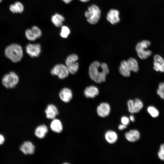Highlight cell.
<instances>
[{
	"label": "cell",
	"mask_w": 164,
	"mask_h": 164,
	"mask_svg": "<svg viewBox=\"0 0 164 164\" xmlns=\"http://www.w3.org/2000/svg\"><path fill=\"white\" fill-rule=\"evenodd\" d=\"M126 125L122 124L118 126V129L120 130H122L126 128Z\"/></svg>",
	"instance_id": "836d02e7"
},
{
	"label": "cell",
	"mask_w": 164,
	"mask_h": 164,
	"mask_svg": "<svg viewBox=\"0 0 164 164\" xmlns=\"http://www.w3.org/2000/svg\"><path fill=\"white\" fill-rule=\"evenodd\" d=\"M27 53L32 57L38 56L41 52L40 45L38 43L29 44L26 47Z\"/></svg>",
	"instance_id": "52a82bcc"
},
{
	"label": "cell",
	"mask_w": 164,
	"mask_h": 164,
	"mask_svg": "<svg viewBox=\"0 0 164 164\" xmlns=\"http://www.w3.org/2000/svg\"><path fill=\"white\" fill-rule=\"evenodd\" d=\"M128 66L129 70L135 72H137L139 67L137 60L133 58H130L127 60Z\"/></svg>",
	"instance_id": "44dd1931"
},
{
	"label": "cell",
	"mask_w": 164,
	"mask_h": 164,
	"mask_svg": "<svg viewBox=\"0 0 164 164\" xmlns=\"http://www.w3.org/2000/svg\"><path fill=\"white\" fill-rule=\"evenodd\" d=\"M78 59V56L75 54H72L69 55L65 61V65L67 66L71 64L77 62Z\"/></svg>",
	"instance_id": "cb8c5ba5"
},
{
	"label": "cell",
	"mask_w": 164,
	"mask_h": 164,
	"mask_svg": "<svg viewBox=\"0 0 164 164\" xmlns=\"http://www.w3.org/2000/svg\"><path fill=\"white\" fill-rule=\"evenodd\" d=\"M5 53L6 56L14 63L20 61L23 56L22 47L15 43L11 44L7 47Z\"/></svg>",
	"instance_id": "7a4b0ae2"
},
{
	"label": "cell",
	"mask_w": 164,
	"mask_h": 164,
	"mask_svg": "<svg viewBox=\"0 0 164 164\" xmlns=\"http://www.w3.org/2000/svg\"><path fill=\"white\" fill-rule=\"evenodd\" d=\"M150 45L151 43L149 41L143 40L137 44L135 46V50L137 52L141 50L146 49Z\"/></svg>",
	"instance_id": "7402d4cb"
},
{
	"label": "cell",
	"mask_w": 164,
	"mask_h": 164,
	"mask_svg": "<svg viewBox=\"0 0 164 164\" xmlns=\"http://www.w3.org/2000/svg\"><path fill=\"white\" fill-rule=\"evenodd\" d=\"M119 14V12L118 10L111 9L107 14L106 19L111 24H116L120 21Z\"/></svg>",
	"instance_id": "ba28073f"
},
{
	"label": "cell",
	"mask_w": 164,
	"mask_h": 164,
	"mask_svg": "<svg viewBox=\"0 0 164 164\" xmlns=\"http://www.w3.org/2000/svg\"><path fill=\"white\" fill-rule=\"evenodd\" d=\"M127 105L128 111L131 113L138 112L143 107V102L138 98H136L135 100H129Z\"/></svg>",
	"instance_id": "8992f818"
},
{
	"label": "cell",
	"mask_w": 164,
	"mask_h": 164,
	"mask_svg": "<svg viewBox=\"0 0 164 164\" xmlns=\"http://www.w3.org/2000/svg\"><path fill=\"white\" fill-rule=\"evenodd\" d=\"M5 141V138L4 136L0 134V145L2 144Z\"/></svg>",
	"instance_id": "e575fe53"
},
{
	"label": "cell",
	"mask_w": 164,
	"mask_h": 164,
	"mask_svg": "<svg viewBox=\"0 0 164 164\" xmlns=\"http://www.w3.org/2000/svg\"><path fill=\"white\" fill-rule=\"evenodd\" d=\"M66 66L69 73L73 74H74L77 72L79 67V64L77 62Z\"/></svg>",
	"instance_id": "d4e9b609"
},
{
	"label": "cell",
	"mask_w": 164,
	"mask_h": 164,
	"mask_svg": "<svg viewBox=\"0 0 164 164\" xmlns=\"http://www.w3.org/2000/svg\"><path fill=\"white\" fill-rule=\"evenodd\" d=\"M50 72L52 75L56 76L60 79L66 78L69 73L66 65L62 64L55 65L51 70Z\"/></svg>",
	"instance_id": "5b68a950"
},
{
	"label": "cell",
	"mask_w": 164,
	"mask_h": 164,
	"mask_svg": "<svg viewBox=\"0 0 164 164\" xmlns=\"http://www.w3.org/2000/svg\"><path fill=\"white\" fill-rule=\"evenodd\" d=\"M109 71L108 67L105 63H101L98 61L92 62L89 67V74L90 78L97 83H101L105 80L106 76Z\"/></svg>",
	"instance_id": "6da1fadb"
},
{
	"label": "cell",
	"mask_w": 164,
	"mask_h": 164,
	"mask_svg": "<svg viewBox=\"0 0 164 164\" xmlns=\"http://www.w3.org/2000/svg\"><path fill=\"white\" fill-rule=\"evenodd\" d=\"M19 80L17 75L13 72H11L3 76L2 79V83L6 88H12L16 86Z\"/></svg>",
	"instance_id": "277c9868"
},
{
	"label": "cell",
	"mask_w": 164,
	"mask_h": 164,
	"mask_svg": "<svg viewBox=\"0 0 164 164\" xmlns=\"http://www.w3.org/2000/svg\"><path fill=\"white\" fill-rule=\"evenodd\" d=\"M129 119L132 122H134L135 121V118L133 115H131L129 117Z\"/></svg>",
	"instance_id": "8d00e7d4"
},
{
	"label": "cell",
	"mask_w": 164,
	"mask_h": 164,
	"mask_svg": "<svg viewBox=\"0 0 164 164\" xmlns=\"http://www.w3.org/2000/svg\"><path fill=\"white\" fill-rule=\"evenodd\" d=\"M111 107L108 103L103 102L97 106V112L98 115L101 117H105L108 116L110 113Z\"/></svg>",
	"instance_id": "9c48e42d"
},
{
	"label": "cell",
	"mask_w": 164,
	"mask_h": 164,
	"mask_svg": "<svg viewBox=\"0 0 164 164\" xmlns=\"http://www.w3.org/2000/svg\"><path fill=\"white\" fill-rule=\"evenodd\" d=\"M159 71L164 72V60L160 66Z\"/></svg>",
	"instance_id": "d590c367"
},
{
	"label": "cell",
	"mask_w": 164,
	"mask_h": 164,
	"mask_svg": "<svg viewBox=\"0 0 164 164\" xmlns=\"http://www.w3.org/2000/svg\"><path fill=\"white\" fill-rule=\"evenodd\" d=\"M80 1L83 2H87L89 1L90 0H79Z\"/></svg>",
	"instance_id": "ab89813d"
},
{
	"label": "cell",
	"mask_w": 164,
	"mask_h": 164,
	"mask_svg": "<svg viewBox=\"0 0 164 164\" xmlns=\"http://www.w3.org/2000/svg\"><path fill=\"white\" fill-rule=\"evenodd\" d=\"M25 36L27 39L31 41L36 40L37 38L31 29H27L25 31Z\"/></svg>",
	"instance_id": "83f0119b"
},
{
	"label": "cell",
	"mask_w": 164,
	"mask_h": 164,
	"mask_svg": "<svg viewBox=\"0 0 164 164\" xmlns=\"http://www.w3.org/2000/svg\"><path fill=\"white\" fill-rule=\"evenodd\" d=\"M2 1V0H0V2H1Z\"/></svg>",
	"instance_id": "60d3db41"
},
{
	"label": "cell",
	"mask_w": 164,
	"mask_h": 164,
	"mask_svg": "<svg viewBox=\"0 0 164 164\" xmlns=\"http://www.w3.org/2000/svg\"><path fill=\"white\" fill-rule=\"evenodd\" d=\"M99 93L98 88L94 85L87 87L84 90V94L87 98H93L97 95Z\"/></svg>",
	"instance_id": "5bb4252c"
},
{
	"label": "cell",
	"mask_w": 164,
	"mask_h": 164,
	"mask_svg": "<svg viewBox=\"0 0 164 164\" xmlns=\"http://www.w3.org/2000/svg\"><path fill=\"white\" fill-rule=\"evenodd\" d=\"M164 59L159 55H155L154 57V62L161 63L164 60Z\"/></svg>",
	"instance_id": "4dcf8cb0"
},
{
	"label": "cell",
	"mask_w": 164,
	"mask_h": 164,
	"mask_svg": "<svg viewBox=\"0 0 164 164\" xmlns=\"http://www.w3.org/2000/svg\"><path fill=\"white\" fill-rule=\"evenodd\" d=\"M48 131V128L45 125H41L36 128L35 134L36 137L39 138H44Z\"/></svg>",
	"instance_id": "9a60e30c"
},
{
	"label": "cell",
	"mask_w": 164,
	"mask_h": 164,
	"mask_svg": "<svg viewBox=\"0 0 164 164\" xmlns=\"http://www.w3.org/2000/svg\"><path fill=\"white\" fill-rule=\"evenodd\" d=\"M130 120V119L125 116L122 117L121 118V121L122 124L126 126L129 124Z\"/></svg>",
	"instance_id": "1f68e13d"
},
{
	"label": "cell",
	"mask_w": 164,
	"mask_h": 164,
	"mask_svg": "<svg viewBox=\"0 0 164 164\" xmlns=\"http://www.w3.org/2000/svg\"><path fill=\"white\" fill-rule=\"evenodd\" d=\"M20 149L25 154H32L34 152L35 146L31 142L27 141L21 145Z\"/></svg>",
	"instance_id": "30bf717a"
},
{
	"label": "cell",
	"mask_w": 164,
	"mask_h": 164,
	"mask_svg": "<svg viewBox=\"0 0 164 164\" xmlns=\"http://www.w3.org/2000/svg\"><path fill=\"white\" fill-rule=\"evenodd\" d=\"M46 116L47 118L54 119L59 114L57 108L53 104L48 105L45 111Z\"/></svg>",
	"instance_id": "7c38bea8"
},
{
	"label": "cell",
	"mask_w": 164,
	"mask_h": 164,
	"mask_svg": "<svg viewBox=\"0 0 164 164\" xmlns=\"http://www.w3.org/2000/svg\"><path fill=\"white\" fill-rule=\"evenodd\" d=\"M31 30L35 34L37 38L40 37L42 35V31L40 29L36 26H33Z\"/></svg>",
	"instance_id": "f546056e"
},
{
	"label": "cell",
	"mask_w": 164,
	"mask_h": 164,
	"mask_svg": "<svg viewBox=\"0 0 164 164\" xmlns=\"http://www.w3.org/2000/svg\"><path fill=\"white\" fill-rule=\"evenodd\" d=\"M158 155L160 159L164 161V151L159 149L158 153Z\"/></svg>",
	"instance_id": "d6a6232c"
},
{
	"label": "cell",
	"mask_w": 164,
	"mask_h": 164,
	"mask_svg": "<svg viewBox=\"0 0 164 164\" xmlns=\"http://www.w3.org/2000/svg\"><path fill=\"white\" fill-rule=\"evenodd\" d=\"M60 33V36L63 38H67L69 35L70 31V29L67 26H62Z\"/></svg>",
	"instance_id": "4316f807"
},
{
	"label": "cell",
	"mask_w": 164,
	"mask_h": 164,
	"mask_svg": "<svg viewBox=\"0 0 164 164\" xmlns=\"http://www.w3.org/2000/svg\"><path fill=\"white\" fill-rule=\"evenodd\" d=\"M64 20L63 16L58 13H56L53 15L51 19L52 23L57 27L61 26Z\"/></svg>",
	"instance_id": "d6986e66"
},
{
	"label": "cell",
	"mask_w": 164,
	"mask_h": 164,
	"mask_svg": "<svg viewBox=\"0 0 164 164\" xmlns=\"http://www.w3.org/2000/svg\"><path fill=\"white\" fill-rule=\"evenodd\" d=\"M160 150L164 151V143L161 145L160 146Z\"/></svg>",
	"instance_id": "74e56055"
},
{
	"label": "cell",
	"mask_w": 164,
	"mask_h": 164,
	"mask_svg": "<svg viewBox=\"0 0 164 164\" xmlns=\"http://www.w3.org/2000/svg\"><path fill=\"white\" fill-rule=\"evenodd\" d=\"M101 14L99 8L96 5L93 4L88 7L87 10L85 12L84 15L89 23L94 25L99 21Z\"/></svg>",
	"instance_id": "3957f363"
},
{
	"label": "cell",
	"mask_w": 164,
	"mask_h": 164,
	"mask_svg": "<svg viewBox=\"0 0 164 164\" xmlns=\"http://www.w3.org/2000/svg\"><path fill=\"white\" fill-rule=\"evenodd\" d=\"M126 139L131 142H134L138 140L140 137L139 132L137 130H132L125 135Z\"/></svg>",
	"instance_id": "4fadbf2b"
},
{
	"label": "cell",
	"mask_w": 164,
	"mask_h": 164,
	"mask_svg": "<svg viewBox=\"0 0 164 164\" xmlns=\"http://www.w3.org/2000/svg\"><path fill=\"white\" fill-rule=\"evenodd\" d=\"M59 96L62 101L65 103H68L72 99L73 93L70 89L64 87L60 91Z\"/></svg>",
	"instance_id": "8fae6325"
},
{
	"label": "cell",
	"mask_w": 164,
	"mask_h": 164,
	"mask_svg": "<svg viewBox=\"0 0 164 164\" xmlns=\"http://www.w3.org/2000/svg\"><path fill=\"white\" fill-rule=\"evenodd\" d=\"M50 127L52 131L57 133L61 132L63 129V125L60 120L55 118L51 122Z\"/></svg>",
	"instance_id": "2e32d148"
},
{
	"label": "cell",
	"mask_w": 164,
	"mask_h": 164,
	"mask_svg": "<svg viewBox=\"0 0 164 164\" xmlns=\"http://www.w3.org/2000/svg\"><path fill=\"white\" fill-rule=\"evenodd\" d=\"M120 73L123 76L128 77L130 76L131 71L129 70L126 60H122L121 63L119 68Z\"/></svg>",
	"instance_id": "e0dca14e"
},
{
	"label": "cell",
	"mask_w": 164,
	"mask_h": 164,
	"mask_svg": "<svg viewBox=\"0 0 164 164\" xmlns=\"http://www.w3.org/2000/svg\"><path fill=\"white\" fill-rule=\"evenodd\" d=\"M147 111L152 117L153 118L157 117L159 115L158 110L153 106H150L147 108Z\"/></svg>",
	"instance_id": "484cf974"
},
{
	"label": "cell",
	"mask_w": 164,
	"mask_h": 164,
	"mask_svg": "<svg viewBox=\"0 0 164 164\" xmlns=\"http://www.w3.org/2000/svg\"><path fill=\"white\" fill-rule=\"evenodd\" d=\"M9 9L13 13H21L24 11V7L21 3L17 2L14 4L11 5L9 6Z\"/></svg>",
	"instance_id": "ffe728a7"
},
{
	"label": "cell",
	"mask_w": 164,
	"mask_h": 164,
	"mask_svg": "<svg viewBox=\"0 0 164 164\" xmlns=\"http://www.w3.org/2000/svg\"><path fill=\"white\" fill-rule=\"evenodd\" d=\"M105 138L107 142L110 144L115 143L118 138V135L114 131H108L105 133Z\"/></svg>",
	"instance_id": "ac0fdd59"
},
{
	"label": "cell",
	"mask_w": 164,
	"mask_h": 164,
	"mask_svg": "<svg viewBox=\"0 0 164 164\" xmlns=\"http://www.w3.org/2000/svg\"><path fill=\"white\" fill-rule=\"evenodd\" d=\"M137 52L139 57L142 60L147 59L152 54V52L151 50L146 49L141 50Z\"/></svg>",
	"instance_id": "603a6c76"
},
{
	"label": "cell",
	"mask_w": 164,
	"mask_h": 164,
	"mask_svg": "<svg viewBox=\"0 0 164 164\" xmlns=\"http://www.w3.org/2000/svg\"><path fill=\"white\" fill-rule=\"evenodd\" d=\"M66 3H69L71 2L72 0H62Z\"/></svg>",
	"instance_id": "f35d334b"
},
{
	"label": "cell",
	"mask_w": 164,
	"mask_h": 164,
	"mask_svg": "<svg viewBox=\"0 0 164 164\" xmlns=\"http://www.w3.org/2000/svg\"><path fill=\"white\" fill-rule=\"evenodd\" d=\"M157 93L162 99L164 100V82H161L159 84Z\"/></svg>",
	"instance_id": "f1b7e54d"
}]
</instances>
